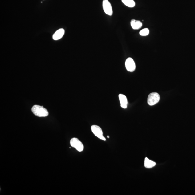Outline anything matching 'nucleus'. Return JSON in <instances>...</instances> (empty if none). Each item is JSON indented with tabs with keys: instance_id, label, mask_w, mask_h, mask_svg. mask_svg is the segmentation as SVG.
Returning a JSON list of instances; mask_svg holds the SVG:
<instances>
[{
	"instance_id": "nucleus-10",
	"label": "nucleus",
	"mask_w": 195,
	"mask_h": 195,
	"mask_svg": "<svg viewBox=\"0 0 195 195\" xmlns=\"http://www.w3.org/2000/svg\"><path fill=\"white\" fill-rule=\"evenodd\" d=\"M156 165V163L149 160L148 158H146L144 160V165L146 168H152Z\"/></svg>"
},
{
	"instance_id": "nucleus-1",
	"label": "nucleus",
	"mask_w": 195,
	"mask_h": 195,
	"mask_svg": "<svg viewBox=\"0 0 195 195\" xmlns=\"http://www.w3.org/2000/svg\"><path fill=\"white\" fill-rule=\"evenodd\" d=\"M31 111L35 116L39 117H44L49 115V112L46 108L43 106H41L37 105L33 106Z\"/></svg>"
},
{
	"instance_id": "nucleus-12",
	"label": "nucleus",
	"mask_w": 195,
	"mask_h": 195,
	"mask_svg": "<svg viewBox=\"0 0 195 195\" xmlns=\"http://www.w3.org/2000/svg\"><path fill=\"white\" fill-rule=\"evenodd\" d=\"M149 33V29L148 28H144L140 31V34L141 36H145L148 35Z\"/></svg>"
},
{
	"instance_id": "nucleus-6",
	"label": "nucleus",
	"mask_w": 195,
	"mask_h": 195,
	"mask_svg": "<svg viewBox=\"0 0 195 195\" xmlns=\"http://www.w3.org/2000/svg\"><path fill=\"white\" fill-rule=\"evenodd\" d=\"M125 67L127 70L130 72H133L136 69V64L134 61L131 58H129L126 60Z\"/></svg>"
},
{
	"instance_id": "nucleus-3",
	"label": "nucleus",
	"mask_w": 195,
	"mask_h": 195,
	"mask_svg": "<svg viewBox=\"0 0 195 195\" xmlns=\"http://www.w3.org/2000/svg\"><path fill=\"white\" fill-rule=\"evenodd\" d=\"M70 144L71 146L74 148L79 152H81L84 149L83 144L78 138H73L70 140Z\"/></svg>"
},
{
	"instance_id": "nucleus-7",
	"label": "nucleus",
	"mask_w": 195,
	"mask_h": 195,
	"mask_svg": "<svg viewBox=\"0 0 195 195\" xmlns=\"http://www.w3.org/2000/svg\"><path fill=\"white\" fill-rule=\"evenodd\" d=\"M65 31L64 29H60L56 31L52 36V38L54 40H58L62 38L64 34Z\"/></svg>"
},
{
	"instance_id": "nucleus-5",
	"label": "nucleus",
	"mask_w": 195,
	"mask_h": 195,
	"mask_svg": "<svg viewBox=\"0 0 195 195\" xmlns=\"http://www.w3.org/2000/svg\"><path fill=\"white\" fill-rule=\"evenodd\" d=\"M103 8L104 11L108 15L112 16L113 14L112 7L108 0H104L103 1Z\"/></svg>"
},
{
	"instance_id": "nucleus-8",
	"label": "nucleus",
	"mask_w": 195,
	"mask_h": 195,
	"mask_svg": "<svg viewBox=\"0 0 195 195\" xmlns=\"http://www.w3.org/2000/svg\"><path fill=\"white\" fill-rule=\"evenodd\" d=\"M119 97L121 108L124 109L126 108L128 104L126 96L123 94H120L119 95Z\"/></svg>"
},
{
	"instance_id": "nucleus-9",
	"label": "nucleus",
	"mask_w": 195,
	"mask_h": 195,
	"mask_svg": "<svg viewBox=\"0 0 195 195\" xmlns=\"http://www.w3.org/2000/svg\"><path fill=\"white\" fill-rule=\"evenodd\" d=\"M131 24L132 28L135 30H137L140 29L142 26V23L140 21L134 19L131 20Z\"/></svg>"
},
{
	"instance_id": "nucleus-2",
	"label": "nucleus",
	"mask_w": 195,
	"mask_h": 195,
	"mask_svg": "<svg viewBox=\"0 0 195 195\" xmlns=\"http://www.w3.org/2000/svg\"><path fill=\"white\" fill-rule=\"evenodd\" d=\"M92 132L96 137L104 141H106V139L103 135V132L101 128L97 125H93L91 127Z\"/></svg>"
},
{
	"instance_id": "nucleus-4",
	"label": "nucleus",
	"mask_w": 195,
	"mask_h": 195,
	"mask_svg": "<svg viewBox=\"0 0 195 195\" xmlns=\"http://www.w3.org/2000/svg\"><path fill=\"white\" fill-rule=\"evenodd\" d=\"M160 97L159 94L156 92L151 93L149 95L148 99V104L150 106H153L158 103Z\"/></svg>"
},
{
	"instance_id": "nucleus-13",
	"label": "nucleus",
	"mask_w": 195,
	"mask_h": 195,
	"mask_svg": "<svg viewBox=\"0 0 195 195\" xmlns=\"http://www.w3.org/2000/svg\"><path fill=\"white\" fill-rule=\"evenodd\" d=\"M107 137H108V138H109L110 137L109 136H107Z\"/></svg>"
},
{
	"instance_id": "nucleus-11",
	"label": "nucleus",
	"mask_w": 195,
	"mask_h": 195,
	"mask_svg": "<svg viewBox=\"0 0 195 195\" xmlns=\"http://www.w3.org/2000/svg\"><path fill=\"white\" fill-rule=\"evenodd\" d=\"M122 2L128 7L132 8L135 7V3L133 0H121Z\"/></svg>"
}]
</instances>
